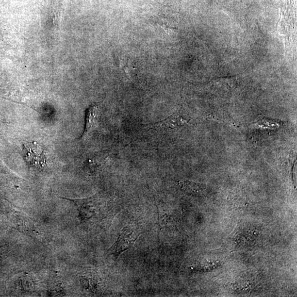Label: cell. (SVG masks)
<instances>
[{
	"label": "cell",
	"instance_id": "1",
	"mask_svg": "<svg viewBox=\"0 0 297 297\" xmlns=\"http://www.w3.org/2000/svg\"><path fill=\"white\" fill-rule=\"evenodd\" d=\"M140 230L134 226H127L124 228L114 244L111 247L109 252L118 258L124 251L131 248L140 236Z\"/></svg>",
	"mask_w": 297,
	"mask_h": 297
},
{
	"label": "cell",
	"instance_id": "2",
	"mask_svg": "<svg viewBox=\"0 0 297 297\" xmlns=\"http://www.w3.org/2000/svg\"><path fill=\"white\" fill-rule=\"evenodd\" d=\"M189 123L188 119L178 114H173L163 120L154 123L147 124L144 125L145 129L157 130L161 129H177L187 125Z\"/></svg>",
	"mask_w": 297,
	"mask_h": 297
},
{
	"label": "cell",
	"instance_id": "3",
	"mask_svg": "<svg viewBox=\"0 0 297 297\" xmlns=\"http://www.w3.org/2000/svg\"><path fill=\"white\" fill-rule=\"evenodd\" d=\"M97 198L95 196L84 199L72 200L79 210L82 220H89L96 214L97 210Z\"/></svg>",
	"mask_w": 297,
	"mask_h": 297
},
{
	"label": "cell",
	"instance_id": "4",
	"mask_svg": "<svg viewBox=\"0 0 297 297\" xmlns=\"http://www.w3.org/2000/svg\"><path fill=\"white\" fill-rule=\"evenodd\" d=\"M24 156L27 163L39 166L44 162L43 150L36 144L28 143L24 146Z\"/></svg>",
	"mask_w": 297,
	"mask_h": 297
},
{
	"label": "cell",
	"instance_id": "5",
	"mask_svg": "<svg viewBox=\"0 0 297 297\" xmlns=\"http://www.w3.org/2000/svg\"><path fill=\"white\" fill-rule=\"evenodd\" d=\"M99 115H100V107L98 104L90 105L86 110L85 127L84 133L82 135V139L88 137L91 132L96 129L98 125Z\"/></svg>",
	"mask_w": 297,
	"mask_h": 297
},
{
	"label": "cell",
	"instance_id": "6",
	"mask_svg": "<svg viewBox=\"0 0 297 297\" xmlns=\"http://www.w3.org/2000/svg\"><path fill=\"white\" fill-rule=\"evenodd\" d=\"M180 186L184 192L193 196H200L205 190L204 184L185 180L180 182Z\"/></svg>",
	"mask_w": 297,
	"mask_h": 297
}]
</instances>
